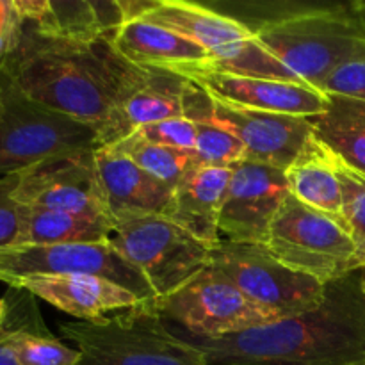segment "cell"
I'll list each match as a JSON object with an SVG mask.
<instances>
[{
	"label": "cell",
	"instance_id": "obj_36",
	"mask_svg": "<svg viewBox=\"0 0 365 365\" xmlns=\"http://www.w3.org/2000/svg\"><path fill=\"white\" fill-rule=\"evenodd\" d=\"M349 365H365V359L359 360V362H353V364H349Z\"/></svg>",
	"mask_w": 365,
	"mask_h": 365
},
{
	"label": "cell",
	"instance_id": "obj_17",
	"mask_svg": "<svg viewBox=\"0 0 365 365\" xmlns=\"http://www.w3.org/2000/svg\"><path fill=\"white\" fill-rule=\"evenodd\" d=\"M9 287L25 289L61 312L77 317V321L98 319L109 312L114 314L146 303L128 289L93 274L27 277Z\"/></svg>",
	"mask_w": 365,
	"mask_h": 365
},
{
	"label": "cell",
	"instance_id": "obj_11",
	"mask_svg": "<svg viewBox=\"0 0 365 365\" xmlns=\"http://www.w3.org/2000/svg\"><path fill=\"white\" fill-rule=\"evenodd\" d=\"M93 274L128 289L146 303L157 296L141 271L116 252L110 241L75 245H18L0 248V282L7 285L27 277Z\"/></svg>",
	"mask_w": 365,
	"mask_h": 365
},
{
	"label": "cell",
	"instance_id": "obj_20",
	"mask_svg": "<svg viewBox=\"0 0 365 365\" xmlns=\"http://www.w3.org/2000/svg\"><path fill=\"white\" fill-rule=\"evenodd\" d=\"M20 20L39 31L73 39L110 38L125 20L121 2H46L13 0Z\"/></svg>",
	"mask_w": 365,
	"mask_h": 365
},
{
	"label": "cell",
	"instance_id": "obj_16",
	"mask_svg": "<svg viewBox=\"0 0 365 365\" xmlns=\"http://www.w3.org/2000/svg\"><path fill=\"white\" fill-rule=\"evenodd\" d=\"M191 82L163 68H143L114 102L98 132L100 146L116 145L146 125L184 116V100Z\"/></svg>",
	"mask_w": 365,
	"mask_h": 365
},
{
	"label": "cell",
	"instance_id": "obj_25",
	"mask_svg": "<svg viewBox=\"0 0 365 365\" xmlns=\"http://www.w3.org/2000/svg\"><path fill=\"white\" fill-rule=\"evenodd\" d=\"M114 225L116 223L107 220L21 205V232L18 245L106 242L110 239Z\"/></svg>",
	"mask_w": 365,
	"mask_h": 365
},
{
	"label": "cell",
	"instance_id": "obj_33",
	"mask_svg": "<svg viewBox=\"0 0 365 365\" xmlns=\"http://www.w3.org/2000/svg\"><path fill=\"white\" fill-rule=\"evenodd\" d=\"M18 21H20V18L14 11L13 0H0V63L9 52Z\"/></svg>",
	"mask_w": 365,
	"mask_h": 365
},
{
	"label": "cell",
	"instance_id": "obj_2",
	"mask_svg": "<svg viewBox=\"0 0 365 365\" xmlns=\"http://www.w3.org/2000/svg\"><path fill=\"white\" fill-rule=\"evenodd\" d=\"M198 346L207 365H349L365 359V291L360 269L328 282L317 309Z\"/></svg>",
	"mask_w": 365,
	"mask_h": 365
},
{
	"label": "cell",
	"instance_id": "obj_35",
	"mask_svg": "<svg viewBox=\"0 0 365 365\" xmlns=\"http://www.w3.org/2000/svg\"><path fill=\"white\" fill-rule=\"evenodd\" d=\"M6 316H7V302L6 298H0V327H2Z\"/></svg>",
	"mask_w": 365,
	"mask_h": 365
},
{
	"label": "cell",
	"instance_id": "obj_4",
	"mask_svg": "<svg viewBox=\"0 0 365 365\" xmlns=\"http://www.w3.org/2000/svg\"><path fill=\"white\" fill-rule=\"evenodd\" d=\"M59 330L77 346L78 365H207L198 346L168 330L153 302L98 319L61 323Z\"/></svg>",
	"mask_w": 365,
	"mask_h": 365
},
{
	"label": "cell",
	"instance_id": "obj_9",
	"mask_svg": "<svg viewBox=\"0 0 365 365\" xmlns=\"http://www.w3.org/2000/svg\"><path fill=\"white\" fill-rule=\"evenodd\" d=\"M163 319L182 324L195 339H220L277 323L273 312L252 302L216 267L153 302Z\"/></svg>",
	"mask_w": 365,
	"mask_h": 365
},
{
	"label": "cell",
	"instance_id": "obj_14",
	"mask_svg": "<svg viewBox=\"0 0 365 365\" xmlns=\"http://www.w3.org/2000/svg\"><path fill=\"white\" fill-rule=\"evenodd\" d=\"M185 103L202 110L205 116L227 128L246 148V159L287 170L303 146L314 138L310 118L289 114L259 113L217 103L203 89L191 82Z\"/></svg>",
	"mask_w": 365,
	"mask_h": 365
},
{
	"label": "cell",
	"instance_id": "obj_8",
	"mask_svg": "<svg viewBox=\"0 0 365 365\" xmlns=\"http://www.w3.org/2000/svg\"><path fill=\"white\" fill-rule=\"evenodd\" d=\"M110 245L150 284L157 299L170 296L212 262V250L163 214L116 221Z\"/></svg>",
	"mask_w": 365,
	"mask_h": 365
},
{
	"label": "cell",
	"instance_id": "obj_10",
	"mask_svg": "<svg viewBox=\"0 0 365 365\" xmlns=\"http://www.w3.org/2000/svg\"><path fill=\"white\" fill-rule=\"evenodd\" d=\"M210 266L278 319L317 309L327 291V284L282 264L266 245H241L223 239L212 250Z\"/></svg>",
	"mask_w": 365,
	"mask_h": 365
},
{
	"label": "cell",
	"instance_id": "obj_29",
	"mask_svg": "<svg viewBox=\"0 0 365 365\" xmlns=\"http://www.w3.org/2000/svg\"><path fill=\"white\" fill-rule=\"evenodd\" d=\"M145 138L159 145L180 150V152L195 153L196 148V123L185 116L168 118L157 123L139 128Z\"/></svg>",
	"mask_w": 365,
	"mask_h": 365
},
{
	"label": "cell",
	"instance_id": "obj_30",
	"mask_svg": "<svg viewBox=\"0 0 365 365\" xmlns=\"http://www.w3.org/2000/svg\"><path fill=\"white\" fill-rule=\"evenodd\" d=\"M20 175L0 177V248L16 246L21 232V203L14 198Z\"/></svg>",
	"mask_w": 365,
	"mask_h": 365
},
{
	"label": "cell",
	"instance_id": "obj_28",
	"mask_svg": "<svg viewBox=\"0 0 365 365\" xmlns=\"http://www.w3.org/2000/svg\"><path fill=\"white\" fill-rule=\"evenodd\" d=\"M335 171L342 192L341 217L344 220L353 241L359 246V252H362L365 250V175L349 168L337 155Z\"/></svg>",
	"mask_w": 365,
	"mask_h": 365
},
{
	"label": "cell",
	"instance_id": "obj_21",
	"mask_svg": "<svg viewBox=\"0 0 365 365\" xmlns=\"http://www.w3.org/2000/svg\"><path fill=\"white\" fill-rule=\"evenodd\" d=\"M110 43L125 61L139 68L209 63V53L202 46L145 18L125 16Z\"/></svg>",
	"mask_w": 365,
	"mask_h": 365
},
{
	"label": "cell",
	"instance_id": "obj_23",
	"mask_svg": "<svg viewBox=\"0 0 365 365\" xmlns=\"http://www.w3.org/2000/svg\"><path fill=\"white\" fill-rule=\"evenodd\" d=\"M310 123L314 135L334 155L365 175V102L330 96L327 110L310 118Z\"/></svg>",
	"mask_w": 365,
	"mask_h": 365
},
{
	"label": "cell",
	"instance_id": "obj_19",
	"mask_svg": "<svg viewBox=\"0 0 365 365\" xmlns=\"http://www.w3.org/2000/svg\"><path fill=\"white\" fill-rule=\"evenodd\" d=\"M100 184L114 221L164 214L173 189L121 155L113 146L96 148Z\"/></svg>",
	"mask_w": 365,
	"mask_h": 365
},
{
	"label": "cell",
	"instance_id": "obj_27",
	"mask_svg": "<svg viewBox=\"0 0 365 365\" xmlns=\"http://www.w3.org/2000/svg\"><path fill=\"white\" fill-rule=\"evenodd\" d=\"M184 116L196 123L195 153L203 166L230 168L246 159V148L232 132L184 102Z\"/></svg>",
	"mask_w": 365,
	"mask_h": 365
},
{
	"label": "cell",
	"instance_id": "obj_32",
	"mask_svg": "<svg viewBox=\"0 0 365 365\" xmlns=\"http://www.w3.org/2000/svg\"><path fill=\"white\" fill-rule=\"evenodd\" d=\"M7 316L0 327V365H21L13 349V331L16 328L18 314L11 296H6Z\"/></svg>",
	"mask_w": 365,
	"mask_h": 365
},
{
	"label": "cell",
	"instance_id": "obj_13",
	"mask_svg": "<svg viewBox=\"0 0 365 365\" xmlns=\"http://www.w3.org/2000/svg\"><path fill=\"white\" fill-rule=\"evenodd\" d=\"M163 70L187 78L214 102L237 109L314 118L327 110L330 100L327 93L305 82L228 73L203 64H173Z\"/></svg>",
	"mask_w": 365,
	"mask_h": 365
},
{
	"label": "cell",
	"instance_id": "obj_3",
	"mask_svg": "<svg viewBox=\"0 0 365 365\" xmlns=\"http://www.w3.org/2000/svg\"><path fill=\"white\" fill-rule=\"evenodd\" d=\"M252 31L298 81L321 89L339 66L365 56V2L296 7Z\"/></svg>",
	"mask_w": 365,
	"mask_h": 365
},
{
	"label": "cell",
	"instance_id": "obj_7",
	"mask_svg": "<svg viewBox=\"0 0 365 365\" xmlns=\"http://www.w3.org/2000/svg\"><path fill=\"white\" fill-rule=\"evenodd\" d=\"M266 246L282 264L321 284L359 269V246L344 220L305 205L291 192L271 223Z\"/></svg>",
	"mask_w": 365,
	"mask_h": 365
},
{
	"label": "cell",
	"instance_id": "obj_5",
	"mask_svg": "<svg viewBox=\"0 0 365 365\" xmlns=\"http://www.w3.org/2000/svg\"><path fill=\"white\" fill-rule=\"evenodd\" d=\"M121 4L125 16L145 18L202 46L209 53V63L203 66L228 73L302 82L260 45L255 32L242 20L187 0Z\"/></svg>",
	"mask_w": 365,
	"mask_h": 365
},
{
	"label": "cell",
	"instance_id": "obj_6",
	"mask_svg": "<svg viewBox=\"0 0 365 365\" xmlns=\"http://www.w3.org/2000/svg\"><path fill=\"white\" fill-rule=\"evenodd\" d=\"M98 148L95 127L29 98L0 64V177Z\"/></svg>",
	"mask_w": 365,
	"mask_h": 365
},
{
	"label": "cell",
	"instance_id": "obj_12",
	"mask_svg": "<svg viewBox=\"0 0 365 365\" xmlns=\"http://www.w3.org/2000/svg\"><path fill=\"white\" fill-rule=\"evenodd\" d=\"M14 198L39 209L116 221L107 209L96 166V150L64 153L20 173Z\"/></svg>",
	"mask_w": 365,
	"mask_h": 365
},
{
	"label": "cell",
	"instance_id": "obj_34",
	"mask_svg": "<svg viewBox=\"0 0 365 365\" xmlns=\"http://www.w3.org/2000/svg\"><path fill=\"white\" fill-rule=\"evenodd\" d=\"M359 269H360V274H362V284L365 291V250L359 252Z\"/></svg>",
	"mask_w": 365,
	"mask_h": 365
},
{
	"label": "cell",
	"instance_id": "obj_15",
	"mask_svg": "<svg viewBox=\"0 0 365 365\" xmlns=\"http://www.w3.org/2000/svg\"><path fill=\"white\" fill-rule=\"evenodd\" d=\"M289 192L284 170L253 160L234 164L220 217L221 237L266 245L271 223Z\"/></svg>",
	"mask_w": 365,
	"mask_h": 365
},
{
	"label": "cell",
	"instance_id": "obj_18",
	"mask_svg": "<svg viewBox=\"0 0 365 365\" xmlns=\"http://www.w3.org/2000/svg\"><path fill=\"white\" fill-rule=\"evenodd\" d=\"M232 166H196L173 187L163 216L203 245L216 248L223 237L220 217Z\"/></svg>",
	"mask_w": 365,
	"mask_h": 365
},
{
	"label": "cell",
	"instance_id": "obj_22",
	"mask_svg": "<svg viewBox=\"0 0 365 365\" xmlns=\"http://www.w3.org/2000/svg\"><path fill=\"white\" fill-rule=\"evenodd\" d=\"M289 191L305 205L341 216L342 192L335 155L314 135L285 170Z\"/></svg>",
	"mask_w": 365,
	"mask_h": 365
},
{
	"label": "cell",
	"instance_id": "obj_24",
	"mask_svg": "<svg viewBox=\"0 0 365 365\" xmlns=\"http://www.w3.org/2000/svg\"><path fill=\"white\" fill-rule=\"evenodd\" d=\"M18 321L13 331V349L21 365H78L81 353L64 346L43 323L34 298L25 289L9 287Z\"/></svg>",
	"mask_w": 365,
	"mask_h": 365
},
{
	"label": "cell",
	"instance_id": "obj_31",
	"mask_svg": "<svg viewBox=\"0 0 365 365\" xmlns=\"http://www.w3.org/2000/svg\"><path fill=\"white\" fill-rule=\"evenodd\" d=\"M321 91L330 96H346L365 102V56L339 66L324 81Z\"/></svg>",
	"mask_w": 365,
	"mask_h": 365
},
{
	"label": "cell",
	"instance_id": "obj_1",
	"mask_svg": "<svg viewBox=\"0 0 365 365\" xmlns=\"http://www.w3.org/2000/svg\"><path fill=\"white\" fill-rule=\"evenodd\" d=\"M20 18V16H18ZM34 102L102 130L114 102L143 68L125 61L110 38L73 39L18 21L0 63Z\"/></svg>",
	"mask_w": 365,
	"mask_h": 365
},
{
	"label": "cell",
	"instance_id": "obj_26",
	"mask_svg": "<svg viewBox=\"0 0 365 365\" xmlns=\"http://www.w3.org/2000/svg\"><path fill=\"white\" fill-rule=\"evenodd\" d=\"M110 146L116 148L121 155L130 159L135 166H139L143 171H146V173L152 175L153 178H157V180L163 182L171 189L189 171L200 166L196 153L180 152V150L153 143L148 138H145L139 130Z\"/></svg>",
	"mask_w": 365,
	"mask_h": 365
}]
</instances>
